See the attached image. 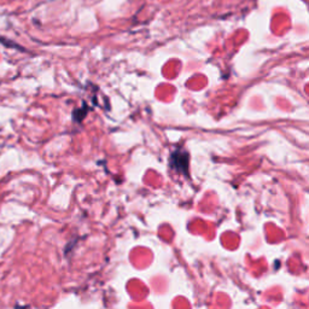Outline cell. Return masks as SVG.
<instances>
[{"instance_id": "cell-1", "label": "cell", "mask_w": 309, "mask_h": 309, "mask_svg": "<svg viewBox=\"0 0 309 309\" xmlns=\"http://www.w3.org/2000/svg\"><path fill=\"white\" fill-rule=\"evenodd\" d=\"M171 167L183 174H187L188 154L183 150H177L171 156Z\"/></svg>"}]
</instances>
